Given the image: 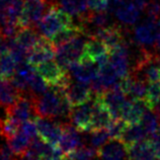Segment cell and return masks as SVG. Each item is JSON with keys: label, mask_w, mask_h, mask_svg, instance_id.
I'll use <instances>...</instances> for the list:
<instances>
[{"label": "cell", "mask_w": 160, "mask_h": 160, "mask_svg": "<svg viewBox=\"0 0 160 160\" xmlns=\"http://www.w3.org/2000/svg\"><path fill=\"white\" fill-rule=\"evenodd\" d=\"M35 69L48 82L50 86L55 85L65 88L70 81L67 70L62 68L57 62H54L53 60L38 65Z\"/></svg>", "instance_id": "6"}, {"label": "cell", "mask_w": 160, "mask_h": 160, "mask_svg": "<svg viewBox=\"0 0 160 160\" xmlns=\"http://www.w3.org/2000/svg\"><path fill=\"white\" fill-rule=\"evenodd\" d=\"M154 53L160 56V23L158 28V32L156 35V40H155V45H154Z\"/></svg>", "instance_id": "41"}, {"label": "cell", "mask_w": 160, "mask_h": 160, "mask_svg": "<svg viewBox=\"0 0 160 160\" xmlns=\"http://www.w3.org/2000/svg\"><path fill=\"white\" fill-rule=\"evenodd\" d=\"M36 116L46 119L70 117L72 106L65 94V88L51 85L44 94L33 98Z\"/></svg>", "instance_id": "1"}, {"label": "cell", "mask_w": 160, "mask_h": 160, "mask_svg": "<svg viewBox=\"0 0 160 160\" xmlns=\"http://www.w3.org/2000/svg\"><path fill=\"white\" fill-rule=\"evenodd\" d=\"M65 94L73 108L88 102L92 98L93 92L91 90L90 84L70 80L65 87Z\"/></svg>", "instance_id": "14"}, {"label": "cell", "mask_w": 160, "mask_h": 160, "mask_svg": "<svg viewBox=\"0 0 160 160\" xmlns=\"http://www.w3.org/2000/svg\"><path fill=\"white\" fill-rule=\"evenodd\" d=\"M99 95L103 103L111 112L113 119H121L126 107L128 106L130 102V99L127 98L128 95L121 87V84L111 88Z\"/></svg>", "instance_id": "7"}, {"label": "cell", "mask_w": 160, "mask_h": 160, "mask_svg": "<svg viewBox=\"0 0 160 160\" xmlns=\"http://www.w3.org/2000/svg\"><path fill=\"white\" fill-rule=\"evenodd\" d=\"M74 23L73 16L63 10L58 4H51L36 28L41 36L51 39L62 28Z\"/></svg>", "instance_id": "2"}, {"label": "cell", "mask_w": 160, "mask_h": 160, "mask_svg": "<svg viewBox=\"0 0 160 160\" xmlns=\"http://www.w3.org/2000/svg\"><path fill=\"white\" fill-rule=\"evenodd\" d=\"M58 5L73 18H78V22L85 26V20L90 13L87 0H57Z\"/></svg>", "instance_id": "19"}, {"label": "cell", "mask_w": 160, "mask_h": 160, "mask_svg": "<svg viewBox=\"0 0 160 160\" xmlns=\"http://www.w3.org/2000/svg\"><path fill=\"white\" fill-rule=\"evenodd\" d=\"M20 130H22L24 134H27L31 139H33L39 135V133H38V126H37L36 120H33V121L28 120L27 122H24V123L22 125Z\"/></svg>", "instance_id": "36"}, {"label": "cell", "mask_w": 160, "mask_h": 160, "mask_svg": "<svg viewBox=\"0 0 160 160\" xmlns=\"http://www.w3.org/2000/svg\"><path fill=\"white\" fill-rule=\"evenodd\" d=\"M35 120L37 122L39 136L52 146H58L64 131L63 124L55 122L53 119L41 117H36Z\"/></svg>", "instance_id": "10"}, {"label": "cell", "mask_w": 160, "mask_h": 160, "mask_svg": "<svg viewBox=\"0 0 160 160\" xmlns=\"http://www.w3.org/2000/svg\"><path fill=\"white\" fill-rule=\"evenodd\" d=\"M89 9L92 12L107 11L111 0H87Z\"/></svg>", "instance_id": "37"}, {"label": "cell", "mask_w": 160, "mask_h": 160, "mask_svg": "<svg viewBox=\"0 0 160 160\" xmlns=\"http://www.w3.org/2000/svg\"><path fill=\"white\" fill-rule=\"evenodd\" d=\"M93 108L94 98H92L88 102L79 104V106L73 107L72 109H71L69 120L72 122V125L75 126L79 131L90 132Z\"/></svg>", "instance_id": "9"}, {"label": "cell", "mask_w": 160, "mask_h": 160, "mask_svg": "<svg viewBox=\"0 0 160 160\" xmlns=\"http://www.w3.org/2000/svg\"><path fill=\"white\" fill-rule=\"evenodd\" d=\"M159 23L160 19L147 18L145 22L137 24L134 28V41L143 51L154 53V45Z\"/></svg>", "instance_id": "4"}, {"label": "cell", "mask_w": 160, "mask_h": 160, "mask_svg": "<svg viewBox=\"0 0 160 160\" xmlns=\"http://www.w3.org/2000/svg\"><path fill=\"white\" fill-rule=\"evenodd\" d=\"M7 141H8V146L10 147L12 152L16 156H22L28 150L32 139L27 134H24L22 130H19L14 136L7 139Z\"/></svg>", "instance_id": "26"}, {"label": "cell", "mask_w": 160, "mask_h": 160, "mask_svg": "<svg viewBox=\"0 0 160 160\" xmlns=\"http://www.w3.org/2000/svg\"><path fill=\"white\" fill-rule=\"evenodd\" d=\"M159 120L156 117V115L154 113V112L147 111L145 112L144 116H143L142 120L140 121V124L143 127V129L145 130V132L148 135V137H152V135L156 132V130L159 127Z\"/></svg>", "instance_id": "30"}, {"label": "cell", "mask_w": 160, "mask_h": 160, "mask_svg": "<svg viewBox=\"0 0 160 160\" xmlns=\"http://www.w3.org/2000/svg\"><path fill=\"white\" fill-rule=\"evenodd\" d=\"M98 78L100 84H102L104 92L112 87L119 85L121 83L120 80H122L119 75H118V73L116 72L115 68L111 64L109 59L108 61L99 65V72L98 75Z\"/></svg>", "instance_id": "23"}, {"label": "cell", "mask_w": 160, "mask_h": 160, "mask_svg": "<svg viewBox=\"0 0 160 160\" xmlns=\"http://www.w3.org/2000/svg\"><path fill=\"white\" fill-rule=\"evenodd\" d=\"M49 0H24L22 14L19 16V27L37 28L45 15Z\"/></svg>", "instance_id": "5"}, {"label": "cell", "mask_w": 160, "mask_h": 160, "mask_svg": "<svg viewBox=\"0 0 160 160\" xmlns=\"http://www.w3.org/2000/svg\"><path fill=\"white\" fill-rule=\"evenodd\" d=\"M19 160H41L40 157L36 156L35 154H32L31 151H27L26 153H24L22 156H20V159Z\"/></svg>", "instance_id": "42"}, {"label": "cell", "mask_w": 160, "mask_h": 160, "mask_svg": "<svg viewBox=\"0 0 160 160\" xmlns=\"http://www.w3.org/2000/svg\"><path fill=\"white\" fill-rule=\"evenodd\" d=\"M109 62L121 79L130 76V53L125 42L111 50Z\"/></svg>", "instance_id": "13"}, {"label": "cell", "mask_w": 160, "mask_h": 160, "mask_svg": "<svg viewBox=\"0 0 160 160\" xmlns=\"http://www.w3.org/2000/svg\"><path fill=\"white\" fill-rule=\"evenodd\" d=\"M41 37L42 36L36 28H20L18 32L16 33L14 40L23 48L31 51L40 41Z\"/></svg>", "instance_id": "24"}, {"label": "cell", "mask_w": 160, "mask_h": 160, "mask_svg": "<svg viewBox=\"0 0 160 160\" xmlns=\"http://www.w3.org/2000/svg\"><path fill=\"white\" fill-rule=\"evenodd\" d=\"M48 90V82L41 76V75L35 71L32 75L28 84V93L32 94L33 98H38L44 94Z\"/></svg>", "instance_id": "29"}, {"label": "cell", "mask_w": 160, "mask_h": 160, "mask_svg": "<svg viewBox=\"0 0 160 160\" xmlns=\"http://www.w3.org/2000/svg\"><path fill=\"white\" fill-rule=\"evenodd\" d=\"M36 115L33 96L29 93H22L14 104L10 107V118L18 124L22 125Z\"/></svg>", "instance_id": "12"}, {"label": "cell", "mask_w": 160, "mask_h": 160, "mask_svg": "<svg viewBox=\"0 0 160 160\" xmlns=\"http://www.w3.org/2000/svg\"><path fill=\"white\" fill-rule=\"evenodd\" d=\"M9 51V44H8V39L4 38L0 35V57Z\"/></svg>", "instance_id": "40"}, {"label": "cell", "mask_w": 160, "mask_h": 160, "mask_svg": "<svg viewBox=\"0 0 160 160\" xmlns=\"http://www.w3.org/2000/svg\"><path fill=\"white\" fill-rule=\"evenodd\" d=\"M19 91L14 87L11 81L0 77V102L12 106L19 98Z\"/></svg>", "instance_id": "27"}, {"label": "cell", "mask_w": 160, "mask_h": 160, "mask_svg": "<svg viewBox=\"0 0 160 160\" xmlns=\"http://www.w3.org/2000/svg\"><path fill=\"white\" fill-rule=\"evenodd\" d=\"M63 160H73L72 158H71L69 155H65V157L63 158Z\"/></svg>", "instance_id": "45"}, {"label": "cell", "mask_w": 160, "mask_h": 160, "mask_svg": "<svg viewBox=\"0 0 160 160\" xmlns=\"http://www.w3.org/2000/svg\"><path fill=\"white\" fill-rule=\"evenodd\" d=\"M109 140H111V136H109L107 129L93 130V131L90 132V136H89L90 146L94 149L98 150L99 148H102Z\"/></svg>", "instance_id": "31"}, {"label": "cell", "mask_w": 160, "mask_h": 160, "mask_svg": "<svg viewBox=\"0 0 160 160\" xmlns=\"http://www.w3.org/2000/svg\"><path fill=\"white\" fill-rule=\"evenodd\" d=\"M67 71L76 81L90 84V82L98 75L99 65L98 62L81 57L78 62L71 64Z\"/></svg>", "instance_id": "8"}, {"label": "cell", "mask_w": 160, "mask_h": 160, "mask_svg": "<svg viewBox=\"0 0 160 160\" xmlns=\"http://www.w3.org/2000/svg\"><path fill=\"white\" fill-rule=\"evenodd\" d=\"M35 71H36L35 67L28 64L27 61L18 64L15 73L10 79H11V83L19 91L20 94L28 93L29 80H31L32 75L35 73Z\"/></svg>", "instance_id": "21"}, {"label": "cell", "mask_w": 160, "mask_h": 160, "mask_svg": "<svg viewBox=\"0 0 160 160\" xmlns=\"http://www.w3.org/2000/svg\"><path fill=\"white\" fill-rule=\"evenodd\" d=\"M151 140L160 145V126L158 127V129L156 130V132H155V133L152 135V137H151Z\"/></svg>", "instance_id": "43"}, {"label": "cell", "mask_w": 160, "mask_h": 160, "mask_svg": "<svg viewBox=\"0 0 160 160\" xmlns=\"http://www.w3.org/2000/svg\"><path fill=\"white\" fill-rule=\"evenodd\" d=\"M86 41L84 35H81L56 47V62L67 70L71 64L78 62L82 57Z\"/></svg>", "instance_id": "3"}, {"label": "cell", "mask_w": 160, "mask_h": 160, "mask_svg": "<svg viewBox=\"0 0 160 160\" xmlns=\"http://www.w3.org/2000/svg\"><path fill=\"white\" fill-rule=\"evenodd\" d=\"M0 160H18L16 155L12 152L10 147L7 145H3L0 148Z\"/></svg>", "instance_id": "39"}, {"label": "cell", "mask_w": 160, "mask_h": 160, "mask_svg": "<svg viewBox=\"0 0 160 160\" xmlns=\"http://www.w3.org/2000/svg\"><path fill=\"white\" fill-rule=\"evenodd\" d=\"M56 57V47L48 38L42 36L38 44L28 52L27 62L36 67L45 62L54 60Z\"/></svg>", "instance_id": "11"}, {"label": "cell", "mask_w": 160, "mask_h": 160, "mask_svg": "<svg viewBox=\"0 0 160 160\" xmlns=\"http://www.w3.org/2000/svg\"><path fill=\"white\" fill-rule=\"evenodd\" d=\"M152 111L154 112V113L156 115V117L158 118V120L160 122V100L156 103V106H155L153 108H152Z\"/></svg>", "instance_id": "44"}, {"label": "cell", "mask_w": 160, "mask_h": 160, "mask_svg": "<svg viewBox=\"0 0 160 160\" xmlns=\"http://www.w3.org/2000/svg\"><path fill=\"white\" fill-rule=\"evenodd\" d=\"M20 126L22 125L18 124V122H15L13 119L10 118V119L5 123V125L3 126V128L0 130V134H1L2 137L9 139L12 136H14V135L19 131Z\"/></svg>", "instance_id": "35"}, {"label": "cell", "mask_w": 160, "mask_h": 160, "mask_svg": "<svg viewBox=\"0 0 160 160\" xmlns=\"http://www.w3.org/2000/svg\"><path fill=\"white\" fill-rule=\"evenodd\" d=\"M109 52L111 50L102 40L93 36H89L84 46L82 57L98 63L104 59H108L109 57Z\"/></svg>", "instance_id": "17"}, {"label": "cell", "mask_w": 160, "mask_h": 160, "mask_svg": "<svg viewBox=\"0 0 160 160\" xmlns=\"http://www.w3.org/2000/svg\"><path fill=\"white\" fill-rule=\"evenodd\" d=\"M98 156L102 160H127L128 145L121 139H111L98 150Z\"/></svg>", "instance_id": "15"}, {"label": "cell", "mask_w": 160, "mask_h": 160, "mask_svg": "<svg viewBox=\"0 0 160 160\" xmlns=\"http://www.w3.org/2000/svg\"><path fill=\"white\" fill-rule=\"evenodd\" d=\"M160 100V81L148 83L145 102L149 109H152Z\"/></svg>", "instance_id": "32"}, {"label": "cell", "mask_w": 160, "mask_h": 160, "mask_svg": "<svg viewBox=\"0 0 160 160\" xmlns=\"http://www.w3.org/2000/svg\"><path fill=\"white\" fill-rule=\"evenodd\" d=\"M128 158L131 160H158L152 140H144L128 146Z\"/></svg>", "instance_id": "20"}, {"label": "cell", "mask_w": 160, "mask_h": 160, "mask_svg": "<svg viewBox=\"0 0 160 160\" xmlns=\"http://www.w3.org/2000/svg\"><path fill=\"white\" fill-rule=\"evenodd\" d=\"M148 138V135L143 129L140 123L128 125L127 128L124 131L123 135L121 137V140L123 141L125 144L128 146L134 144V143H138L141 141H144Z\"/></svg>", "instance_id": "25"}, {"label": "cell", "mask_w": 160, "mask_h": 160, "mask_svg": "<svg viewBox=\"0 0 160 160\" xmlns=\"http://www.w3.org/2000/svg\"><path fill=\"white\" fill-rule=\"evenodd\" d=\"M73 160H94L98 152L92 147H84L81 146L70 154H67Z\"/></svg>", "instance_id": "33"}, {"label": "cell", "mask_w": 160, "mask_h": 160, "mask_svg": "<svg viewBox=\"0 0 160 160\" xmlns=\"http://www.w3.org/2000/svg\"><path fill=\"white\" fill-rule=\"evenodd\" d=\"M121 87L128 95V98L131 99H143L145 100L147 94V87L148 83H146L142 80L135 78L132 75L122 79Z\"/></svg>", "instance_id": "22"}, {"label": "cell", "mask_w": 160, "mask_h": 160, "mask_svg": "<svg viewBox=\"0 0 160 160\" xmlns=\"http://www.w3.org/2000/svg\"><path fill=\"white\" fill-rule=\"evenodd\" d=\"M10 107L11 106H7V104L0 102V130L10 119Z\"/></svg>", "instance_id": "38"}, {"label": "cell", "mask_w": 160, "mask_h": 160, "mask_svg": "<svg viewBox=\"0 0 160 160\" xmlns=\"http://www.w3.org/2000/svg\"><path fill=\"white\" fill-rule=\"evenodd\" d=\"M90 36H93L102 40L108 46L109 50H112L117 46L124 43V32L122 31V28L117 24L98 28Z\"/></svg>", "instance_id": "18"}, {"label": "cell", "mask_w": 160, "mask_h": 160, "mask_svg": "<svg viewBox=\"0 0 160 160\" xmlns=\"http://www.w3.org/2000/svg\"><path fill=\"white\" fill-rule=\"evenodd\" d=\"M18 66V61L8 51L0 57V77L4 79H10L15 73Z\"/></svg>", "instance_id": "28"}, {"label": "cell", "mask_w": 160, "mask_h": 160, "mask_svg": "<svg viewBox=\"0 0 160 160\" xmlns=\"http://www.w3.org/2000/svg\"><path fill=\"white\" fill-rule=\"evenodd\" d=\"M64 131L58 147L64 154H70L82 146V137L80 136L79 130L73 125L64 123Z\"/></svg>", "instance_id": "16"}, {"label": "cell", "mask_w": 160, "mask_h": 160, "mask_svg": "<svg viewBox=\"0 0 160 160\" xmlns=\"http://www.w3.org/2000/svg\"><path fill=\"white\" fill-rule=\"evenodd\" d=\"M129 124L122 119H113L107 128L111 139H121L122 135Z\"/></svg>", "instance_id": "34"}]
</instances>
